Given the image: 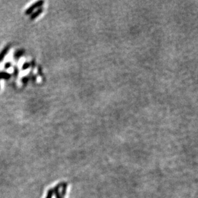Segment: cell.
I'll return each instance as SVG.
<instances>
[{"label":"cell","mask_w":198,"mask_h":198,"mask_svg":"<svg viewBox=\"0 0 198 198\" xmlns=\"http://www.w3.org/2000/svg\"><path fill=\"white\" fill-rule=\"evenodd\" d=\"M42 8H40V9H39L37 11L35 12L31 15V19H34L36 18H37L38 16L42 12Z\"/></svg>","instance_id":"obj_3"},{"label":"cell","mask_w":198,"mask_h":198,"mask_svg":"<svg viewBox=\"0 0 198 198\" xmlns=\"http://www.w3.org/2000/svg\"><path fill=\"white\" fill-rule=\"evenodd\" d=\"M10 46H7L5 49H4L1 52V53H0V62H1L2 61V60L5 58V55L7 54L8 53V51H9V49H10Z\"/></svg>","instance_id":"obj_2"},{"label":"cell","mask_w":198,"mask_h":198,"mask_svg":"<svg viewBox=\"0 0 198 198\" xmlns=\"http://www.w3.org/2000/svg\"><path fill=\"white\" fill-rule=\"evenodd\" d=\"M43 3H44L43 1H39L36 2L35 4H34L33 5H31L30 7L28 8V9L26 10L25 14H27V15L30 14L32 12H33L36 9V8L39 7L41 5H42Z\"/></svg>","instance_id":"obj_1"},{"label":"cell","mask_w":198,"mask_h":198,"mask_svg":"<svg viewBox=\"0 0 198 198\" xmlns=\"http://www.w3.org/2000/svg\"><path fill=\"white\" fill-rule=\"evenodd\" d=\"M23 54V51H18L16 52L15 54V58L16 59H18L20 58V56H21Z\"/></svg>","instance_id":"obj_5"},{"label":"cell","mask_w":198,"mask_h":198,"mask_svg":"<svg viewBox=\"0 0 198 198\" xmlns=\"http://www.w3.org/2000/svg\"><path fill=\"white\" fill-rule=\"evenodd\" d=\"M11 66V64L10 63H7L5 64V69H8V68H9Z\"/></svg>","instance_id":"obj_7"},{"label":"cell","mask_w":198,"mask_h":198,"mask_svg":"<svg viewBox=\"0 0 198 198\" xmlns=\"http://www.w3.org/2000/svg\"><path fill=\"white\" fill-rule=\"evenodd\" d=\"M30 64H28V63H25L24 65L23 66V69H26L28 67H30Z\"/></svg>","instance_id":"obj_6"},{"label":"cell","mask_w":198,"mask_h":198,"mask_svg":"<svg viewBox=\"0 0 198 198\" xmlns=\"http://www.w3.org/2000/svg\"><path fill=\"white\" fill-rule=\"evenodd\" d=\"M10 77V75L5 72H0V79H9Z\"/></svg>","instance_id":"obj_4"}]
</instances>
